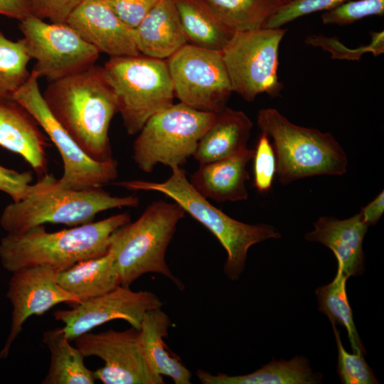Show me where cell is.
I'll return each mask as SVG.
<instances>
[{
	"label": "cell",
	"instance_id": "1",
	"mask_svg": "<svg viewBox=\"0 0 384 384\" xmlns=\"http://www.w3.org/2000/svg\"><path fill=\"white\" fill-rule=\"evenodd\" d=\"M50 114L90 158L114 159L109 129L117 100L104 67L95 64L51 81L42 94Z\"/></svg>",
	"mask_w": 384,
	"mask_h": 384
},
{
	"label": "cell",
	"instance_id": "2",
	"mask_svg": "<svg viewBox=\"0 0 384 384\" xmlns=\"http://www.w3.org/2000/svg\"><path fill=\"white\" fill-rule=\"evenodd\" d=\"M130 221V215L122 213L56 232H48L41 225L8 233L0 240V260L11 272L36 265L60 272L107 253L111 235Z\"/></svg>",
	"mask_w": 384,
	"mask_h": 384
},
{
	"label": "cell",
	"instance_id": "3",
	"mask_svg": "<svg viewBox=\"0 0 384 384\" xmlns=\"http://www.w3.org/2000/svg\"><path fill=\"white\" fill-rule=\"evenodd\" d=\"M171 169V175L162 182L132 180L116 182L114 185L130 191L159 192L178 203L186 213L208 229L225 250L227 258L223 270L229 279H239L252 245L281 238L279 232L271 225H251L228 216L193 188L181 167Z\"/></svg>",
	"mask_w": 384,
	"mask_h": 384
},
{
	"label": "cell",
	"instance_id": "4",
	"mask_svg": "<svg viewBox=\"0 0 384 384\" xmlns=\"http://www.w3.org/2000/svg\"><path fill=\"white\" fill-rule=\"evenodd\" d=\"M185 210L176 202L156 201L134 222L117 229L110 236L108 252L113 256L121 285L129 287L144 274L157 273L184 286L166 262V252Z\"/></svg>",
	"mask_w": 384,
	"mask_h": 384
},
{
	"label": "cell",
	"instance_id": "5",
	"mask_svg": "<svg viewBox=\"0 0 384 384\" xmlns=\"http://www.w3.org/2000/svg\"><path fill=\"white\" fill-rule=\"evenodd\" d=\"M257 123L261 132L272 139L281 183L346 172L347 155L331 133L294 124L274 108L260 110Z\"/></svg>",
	"mask_w": 384,
	"mask_h": 384
},
{
	"label": "cell",
	"instance_id": "6",
	"mask_svg": "<svg viewBox=\"0 0 384 384\" xmlns=\"http://www.w3.org/2000/svg\"><path fill=\"white\" fill-rule=\"evenodd\" d=\"M55 179L45 174L40 188L7 205L0 218L1 228L8 233H18L45 223L74 227L93 221L100 212L139 204L137 196H114L101 188L57 189L53 187Z\"/></svg>",
	"mask_w": 384,
	"mask_h": 384
},
{
	"label": "cell",
	"instance_id": "7",
	"mask_svg": "<svg viewBox=\"0 0 384 384\" xmlns=\"http://www.w3.org/2000/svg\"><path fill=\"white\" fill-rule=\"evenodd\" d=\"M103 67L128 134H138L151 116L173 105L175 95L166 60L142 54L114 56Z\"/></svg>",
	"mask_w": 384,
	"mask_h": 384
},
{
	"label": "cell",
	"instance_id": "8",
	"mask_svg": "<svg viewBox=\"0 0 384 384\" xmlns=\"http://www.w3.org/2000/svg\"><path fill=\"white\" fill-rule=\"evenodd\" d=\"M215 113L179 102L157 112L144 124L133 144V159L140 170L151 172L161 164L181 167L193 156Z\"/></svg>",
	"mask_w": 384,
	"mask_h": 384
},
{
	"label": "cell",
	"instance_id": "9",
	"mask_svg": "<svg viewBox=\"0 0 384 384\" xmlns=\"http://www.w3.org/2000/svg\"><path fill=\"white\" fill-rule=\"evenodd\" d=\"M39 74L32 70L26 82L11 96L36 119L56 146L63 160V174L53 187L60 190L101 188L118 176L117 162L90 158L50 114L40 90Z\"/></svg>",
	"mask_w": 384,
	"mask_h": 384
},
{
	"label": "cell",
	"instance_id": "10",
	"mask_svg": "<svg viewBox=\"0 0 384 384\" xmlns=\"http://www.w3.org/2000/svg\"><path fill=\"white\" fill-rule=\"evenodd\" d=\"M286 31L262 28L233 34L221 51L233 92L247 102L262 93L279 95V48Z\"/></svg>",
	"mask_w": 384,
	"mask_h": 384
},
{
	"label": "cell",
	"instance_id": "11",
	"mask_svg": "<svg viewBox=\"0 0 384 384\" xmlns=\"http://www.w3.org/2000/svg\"><path fill=\"white\" fill-rule=\"evenodd\" d=\"M166 62L180 102L213 113L226 107L233 90L221 51L186 44Z\"/></svg>",
	"mask_w": 384,
	"mask_h": 384
},
{
	"label": "cell",
	"instance_id": "12",
	"mask_svg": "<svg viewBox=\"0 0 384 384\" xmlns=\"http://www.w3.org/2000/svg\"><path fill=\"white\" fill-rule=\"evenodd\" d=\"M26 50L36 63L33 70L49 82L95 64L98 50L67 23H46L31 14L20 21Z\"/></svg>",
	"mask_w": 384,
	"mask_h": 384
},
{
	"label": "cell",
	"instance_id": "13",
	"mask_svg": "<svg viewBox=\"0 0 384 384\" xmlns=\"http://www.w3.org/2000/svg\"><path fill=\"white\" fill-rule=\"evenodd\" d=\"M75 340L85 357L97 356L105 365L94 372L95 379L104 384H163L148 362L134 327L125 331L87 332Z\"/></svg>",
	"mask_w": 384,
	"mask_h": 384
},
{
	"label": "cell",
	"instance_id": "14",
	"mask_svg": "<svg viewBox=\"0 0 384 384\" xmlns=\"http://www.w3.org/2000/svg\"><path fill=\"white\" fill-rule=\"evenodd\" d=\"M162 305L159 297L151 292H135L120 284L104 294L81 301L71 309L58 310L53 316L64 324L62 331L70 341L114 319L124 320L139 330L146 311Z\"/></svg>",
	"mask_w": 384,
	"mask_h": 384
},
{
	"label": "cell",
	"instance_id": "15",
	"mask_svg": "<svg viewBox=\"0 0 384 384\" xmlns=\"http://www.w3.org/2000/svg\"><path fill=\"white\" fill-rule=\"evenodd\" d=\"M58 272L45 265L26 267L12 272L6 294L13 307L11 325L0 358L7 357L13 342L30 316L43 314L60 303L80 302L58 285L55 279Z\"/></svg>",
	"mask_w": 384,
	"mask_h": 384
},
{
	"label": "cell",
	"instance_id": "16",
	"mask_svg": "<svg viewBox=\"0 0 384 384\" xmlns=\"http://www.w3.org/2000/svg\"><path fill=\"white\" fill-rule=\"evenodd\" d=\"M65 23L100 53L110 57L140 54L134 29L125 25L105 0H81Z\"/></svg>",
	"mask_w": 384,
	"mask_h": 384
},
{
	"label": "cell",
	"instance_id": "17",
	"mask_svg": "<svg viewBox=\"0 0 384 384\" xmlns=\"http://www.w3.org/2000/svg\"><path fill=\"white\" fill-rule=\"evenodd\" d=\"M314 226L312 231L305 234L306 240L329 248L336 258L338 267L348 277L364 272L363 242L369 226L363 221L360 213L343 220L323 216Z\"/></svg>",
	"mask_w": 384,
	"mask_h": 384
},
{
	"label": "cell",
	"instance_id": "18",
	"mask_svg": "<svg viewBox=\"0 0 384 384\" xmlns=\"http://www.w3.org/2000/svg\"><path fill=\"white\" fill-rule=\"evenodd\" d=\"M33 115L11 99L0 100V146L20 155L36 174L46 171L47 139Z\"/></svg>",
	"mask_w": 384,
	"mask_h": 384
},
{
	"label": "cell",
	"instance_id": "19",
	"mask_svg": "<svg viewBox=\"0 0 384 384\" xmlns=\"http://www.w3.org/2000/svg\"><path fill=\"white\" fill-rule=\"evenodd\" d=\"M253 154L254 149L247 148L235 156L199 164L189 181L200 194L218 203L246 200L250 178L246 166Z\"/></svg>",
	"mask_w": 384,
	"mask_h": 384
},
{
	"label": "cell",
	"instance_id": "20",
	"mask_svg": "<svg viewBox=\"0 0 384 384\" xmlns=\"http://www.w3.org/2000/svg\"><path fill=\"white\" fill-rule=\"evenodd\" d=\"M140 54L166 60L187 44L174 0H159L134 29Z\"/></svg>",
	"mask_w": 384,
	"mask_h": 384
},
{
	"label": "cell",
	"instance_id": "21",
	"mask_svg": "<svg viewBox=\"0 0 384 384\" xmlns=\"http://www.w3.org/2000/svg\"><path fill=\"white\" fill-rule=\"evenodd\" d=\"M252 122L242 111L225 107L200 139L193 158L199 164L235 156L247 149Z\"/></svg>",
	"mask_w": 384,
	"mask_h": 384
},
{
	"label": "cell",
	"instance_id": "22",
	"mask_svg": "<svg viewBox=\"0 0 384 384\" xmlns=\"http://www.w3.org/2000/svg\"><path fill=\"white\" fill-rule=\"evenodd\" d=\"M171 325L169 316L161 308L149 309L144 315L139 338L145 356L153 370L166 375L176 384H190L191 374L179 361L166 350L164 338Z\"/></svg>",
	"mask_w": 384,
	"mask_h": 384
},
{
	"label": "cell",
	"instance_id": "23",
	"mask_svg": "<svg viewBox=\"0 0 384 384\" xmlns=\"http://www.w3.org/2000/svg\"><path fill=\"white\" fill-rule=\"evenodd\" d=\"M55 279L62 289L78 297L80 302L104 294L121 284L119 272L110 252L58 272Z\"/></svg>",
	"mask_w": 384,
	"mask_h": 384
},
{
	"label": "cell",
	"instance_id": "24",
	"mask_svg": "<svg viewBox=\"0 0 384 384\" xmlns=\"http://www.w3.org/2000/svg\"><path fill=\"white\" fill-rule=\"evenodd\" d=\"M196 375L203 384H316L321 383L322 375L314 373L308 360L295 356L291 360L271 362L261 368L246 375H213L198 369Z\"/></svg>",
	"mask_w": 384,
	"mask_h": 384
},
{
	"label": "cell",
	"instance_id": "25",
	"mask_svg": "<svg viewBox=\"0 0 384 384\" xmlns=\"http://www.w3.org/2000/svg\"><path fill=\"white\" fill-rule=\"evenodd\" d=\"M187 44L222 51L235 33L201 0H174Z\"/></svg>",
	"mask_w": 384,
	"mask_h": 384
},
{
	"label": "cell",
	"instance_id": "26",
	"mask_svg": "<svg viewBox=\"0 0 384 384\" xmlns=\"http://www.w3.org/2000/svg\"><path fill=\"white\" fill-rule=\"evenodd\" d=\"M62 329L47 330L43 342L50 352V365L43 384H93L94 372L85 365V358L78 347L73 346Z\"/></svg>",
	"mask_w": 384,
	"mask_h": 384
},
{
	"label": "cell",
	"instance_id": "27",
	"mask_svg": "<svg viewBox=\"0 0 384 384\" xmlns=\"http://www.w3.org/2000/svg\"><path fill=\"white\" fill-rule=\"evenodd\" d=\"M232 31L262 28L282 0H201Z\"/></svg>",
	"mask_w": 384,
	"mask_h": 384
},
{
	"label": "cell",
	"instance_id": "28",
	"mask_svg": "<svg viewBox=\"0 0 384 384\" xmlns=\"http://www.w3.org/2000/svg\"><path fill=\"white\" fill-rule=\"evenodd\" d=\"M348 277L340 267H337L335 277L328 284L316 290L318 310L325 314L331 324H339L347 331L349 342L353 353H366L357 332L351 308L346 294V284Z\"/></svg>",
	"mask_w": 384,
	"mask_h": 384
},
{
	"label": "cell",
	"instance_id": "29",
	"mask_svg": "<svg viewBox=\"0 0 384 384\" xmlns=\"http://www.w3.org/2000/svg\"><path fill=\"white\" fill-rule=\"evenodd\" d=\"M30 59L22 38L13 41L0 31V100L10 99L28 79Z\"/></svg>",
	"mask_w": 384,
	"mask_h": 384
},
{
	"label": "cell",
	"instance_id": "30",
	"mask_svg": "<svg viewBox=\"0 0 384 384\" xmlns=\"http://www.w3.org/2000/svg\"><path fill=\"white\" fill-rule=\"evenodd\" d=\"M338 348L337 373L343 384L379 383L361 353H349L344 348L336 324H331Z\"/></svg>",
	"mask_w": 384,
	"mask_h": 384
},
{
	"label": "cell",
	"instance_id": "31",
	"mask_svg": "<svg viewBox=\"0 0 384 384\" xmlns=\"http://www.w3.org/2000/svg\"><path fill=\"white\" fill-rule=\"evenodd\" d=\"M384 14V0H349L326 11L321 15L324 24L345 26L370 16Z\"/></svg>",
	"mask_w": 384,
	"mask_h": 384
},
{
	"label": "cell",
	"instance_id": "32",
	"mask_svg": "<svg viewBox=\"0 0 384 384\" xmlns=\"http://www.w3.org/2000/svg\"><path fill=\"white\" fill-rule=\"evenodd\" d=\"M349 0H289L282 4L262 28H277L306 15L329 11Z\"/></svg>",
	"mask_w": 384,
	"mask_h": 384
},
{
	"label": "cell",
	"instance_id": "33",
	"mask_svg": "<svg viewBox=\"0 0 384 384\" xmlns=\"http://www.w3.org/2000/svg\"><path fill=\"white\" fill-rule=\"evenodd\" d=\"M253 185L260 193L272 188L277 172L275 154L270 138L261 133L253 154Z\"/></svg>",
	"mask_w": 384,
	"mask_h": 384
},
{
	"label": "cell",
	"instance_id": "34",
	"mask_svg": "<svg viewBox=\"0 0 384 384\" xmlns=\"http://www.w3.org/2000/svg\"><path fill=\"white\" fill-rule=\"evenodd\" d=\"M32 174L18 172L0 164V191L9 195L13 202H18L33 193L42 185V180L34 184Z\"/></svg>",
	"mask_w": 384,
	"mask_h": 384
},
{
	"label": "cell",
	"instance_id": "35",
	"mask_svg": "<svg viewBox=\"0 0 384 384\" xmlns=\"http://www.w3.org/2000/svg\"><path fill=\"white\" fill-rule=\"evenodd\" d=\"M117 16L134 29L159 0H105Z\"/></svg>",
	"mask_w": 384,
	"mask_h": 384
},
{
	"label": "cell",
	"instance_id": "36",
	"mask_svg": "<svg viewBox=\"0 0 384 384\" xmlns=\"http://www.w3.org/2000/svg\"><path fill=\"white\" fill-rule=\"evenodd\" d=\"M81 0H30L31 14L49 19L51 23H65Z\"/></svg>",
	"mask_w": 384,
	"mask_h": 384
},
{
	"label": "cell",
	"instance_id": "37",
	"mask_svg": "<svg viewBox=\"0 0 384 384\" xmlns=\"http://www.w3.org/2000/svg\"><path fill=\"white\" fill-rule=\"evenodd\" d=\"M0 14L20 21L31 14L30 0H0Z\"/></svg>",
	"mask_w": 384,
	"mask_h": 384
},
{
	"label": "cell",
	"instance_id": "38",
	"mask_svg": "<svg viewBox=\"0 0 384 384\" xmlns=\"http://www.w3.org/2000/svg\"><path fill=\"white\" fill-rule=\"evenodd\" d=\"M384 212V192L379 194L360 211L363 221L368 226L375 225Z\"/></svg>",
	"mask_w": 384,
	"mask_h": 384
},
{
	"label": "cell",
	"instance_id": "39",
	"mask_svg": "<svg viewBox=\"0 0 384 384\" xmlns=\"http://www.w3.org/2000/svg\"><path fill=\"white\" fill-rule=\"evenodd\" d=\"M282 1L284 3H285V2H287V1H289V0H282Z\"/></svg>",
	"mask_w": 384,
	"mask_h": 384
}]
</instances>
